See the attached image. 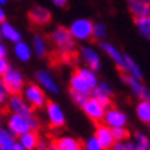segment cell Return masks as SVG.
Returning a JSON list of instances; mask_svg holds the SVG:
<instances>
[{
  "label": "cell",
  "mask_w": 150,
  "mask_h": 150,
  "mask_svg": "<svg viewBox=\"0 0 150 150\" xmlns=\"http://www.w3.org/2000/svg\"><path fill=\"white\" fill-rule=\"evenodd\" d=\"M1 81L8 95H21L23 87H25V77L21 70L11 68L1 76Z\"/></svg>",
  "instance_id": "1"
},
{
  "label": "cell",
  "mask_w": 150,
  "mask_h": 150,
  "mask_svg": "<svg viewBox=\"0 0 150 150\" xmlns=\"http://www.w3.org/2000/svg\"><path fill=\"white\" fill-rule=\"evenodd\" d=\"M94 22L88 18H76L69 25V33L74 41H87L92 37Z\"/></svg>",
  "instance_id": "2"
},
{
  "label": "cell",
  "mask_w": 150,
  "mask_h": 150,
  "mask_svg": "<svg viewBox=\"0 0 150 150\" xmlns=\"http://www.w3.org/2000/svg\"><path fill=\"white\" fill-rule=\"evenodd\" d=\"M22 98L25 99L30 108H35V109H41V108H44L47 105V94L43 90H41L40 87L37 86V84H26V86L23 87L22 90Z\"/></svg>",
  "instance_id": "3"
},
{
  "label": "cell",
  "mask_w": 150,
  "mask_h": 150,
  "mask_svg": "<svg viewBox=\"0 0 150 150\" xmlns=\"http://www.w3.org/2000/svg\"><path fill=\"white\" fill-rule=\"evenodd\" d=\"M51 40L54 41L57 48L61 50L64 54H70L76 47V41L73 40L72 35L69 33V29L65 26L55 28L51 33Z\"/></svg>",
  "instance_id": "4"
},
{
  "label": "cell",
  "mask_w": 150,
  "mask_h": 150,
  "mask_svg": "<svg viewBox=\"0 0 150 150\" xmlns=\"http://www.w3.org/2000/svg\"><path fill=\"white\" fill-rule=\"evenodd\" d=\"M44 108H46L47 120H48L51 127L61 128L66 124V114H65L62 106L59 103L54 102V100H50V102H47Z\"/></svg>",
  "instance_id": "5"
},
{
  "label": "cell",
  "mask_w": 150,
  "mask_h": 150,
  "mask_svg": "<svg viewBox=\"0 0 150 150\" xmlns=\"http://www.w3.org/2000/svg\"><path fill=\"white\" fill-rule=\"evenodd\" d=\"M7 106L13 114H18V116H22L26 118H30L35 116L33 109L25 102L22 95H10L7 99Z\"/></svg>",
  "instance_id": "6"
},
{
  "label": "cell",
  "mask_w": 150,
  "mask_h": 150,
  "mask_svg": "<svg viewBox=\"0 0 150 150\" xmlns=\"http://www.w3.org/2000/svg\"><path fill=\"white\" fill-rule=\"evenodd\" d=\"M103 124L109 128H123L127 127L128 116L117 108H109L106 109L103 116Z\"/></svg>",
  "instance_id": "7"
},
{
  "label": "cell",
  "mask_w": 150,
  "mask_h": 150,
  "mask_svg": "<svg viewBox=\"0 0 150 150\" xmlns=\"http://www.w3.org/2000/svg\"><path fill=\"white\" fill-rule=\"evenodd\" d=\"M36 81H37V86L40 87L46 94L48 92L51 95H58L59 91H61L59 84L57 83L54 76L48 70H39L36 73Z\"/></svg>",
  "instance_id": "8"
},
{
  "label": "cell",
  "mask_w": 150,
  "mask_h": 150,
  "mask_svg": "<svg viewBox=\"0 0 150 150\" xmlns=\"http://www.w3.org/2000/svg\"><path fill=\"white\" fill-rule=\"evenodd\" d=\"M112 95H113V88L109 83L100 81L96 84V87L91 91V95L94 99H96L105 109L112 108Z\"/></svg>",
  "instance_id": "9"
},
{
  "label": "cell",
  "mask_w": 150,
  "mask_h": 150,
  "mask_svg": "<svg viewBox=\"0 0 150 150\" xmlns=\"http://www.w3.org/2000/svg\"><path fill=\"white\" fill-rule=\"evenodd\" d=\"M81 109H83V112H84V114H86L91 121H94V123H100V121L103 120L105 112H106V109H105L103 106L96 99H94L92 96H88V98H87L84 105L81 106Z\"/></svg>",
  "instance_id": "10"
},
{
  "label": "cell",
  "mask_w": 150,
  "mask_h": 150,
  "mask_svg": "<svg viewBox=\"0 0 150 150\" xmlns=\"http://www.w3.org/2000/svg\"><path fill=\"white\" fill-rule=\"evenodd\" d=\"M7 129H8L15 138L21 137L22 134H25V132H28V131H32L26 117H22V116L13 114V113L7 117Z\"/></svg>",
  "instance_id": "11"
},
{
  "label": "cell",
  "mask_w": 150,
  "mask_h": 150,
  "mask_svg": "<svg viewBox=\"0 0 150 150\" xmlns=\"http://www.w3.org/2000/svg\"><path fill=\"white\" fill-rule=\"evenodd\" d=\"M80 54H81L83 61L86 62V68L91 69V70H94L95 73L100 69V64H102V62H100L99 52H98L94 47H90V46L81 47Z\"/></svg>",
  "instance_id": "12"
},
{
  "label": "cell",
  "mask_w": 150,
  "mask_h": 150,
  "mask_svg": "<svg viewBox=\"0 0 150 150\" xmlns=\"http://www.w3.org/2000/svg\"><path fill=\"white\" fill-rule=\"evenodd\" d=\"M92 137L98 141V143L103 150H112V147L114 145V139L113 135H112V129L109 127H106L105 124L96 125L95 132H94Z\"/></svg>",
  "instance_id": "13"
},
{
  "label": "cell",
  "mask_w": 150,
  "mask_h": 150,
  "mask_svg": "<svg viewBox=\"0 0 150 150\" xmlns=\"http://www.w3.org/2000/svg\"><path fill=\"white\" fill-rule=\"evenodd\" d=\"M123 80L124 83H127V86L129 87V90L137 98H139L141 100H147L150 98L149 88L142 83V80H138V79L131 77V76H124Z\"/></svg>",
  "instance_id": "14"
},
{
  "label": "cell",
  "mask_w": 150,
  "mask_h": 150,
  "mask_svg": "<svg viewBox=\"0 0 150 150\" xmlns=\"http://www.w3.org/2000/svg\"><path fill=\"white\" fill-rule=\"evenodd\" d=\"M99 46H100V50L113 61L114 64H116V66L118 69L124 70V54L123 52L118 50L113 43H109V41H100Z\"/></svg>",
  "instance_id": "15"
},
{
  "label": "cell",
  "mask_w": 150,
  "mask_h": 150,
  "mask_svg": "<svg viewBox=\"0 0 150 150\" xmlns=\"http://www.w3.org/2000/svg\"><path fill=\"white\" fill-rule=\"evenodd\" d=\"M29 19L32 21L35 25H47L51 21V11L43 6H35L30 11H29Z\"/></svg>",
  "instance_id": "16"
},
{
  "label": "cell",
  "mask_w": 150,
  "mask_h": 150,
  "mask_svg": "<svg viewBox=\"0 0 150 150\" xmlns=\"http://www.w3.org/2000/svg\"><path fill=\"white\" fill-rule=\"evenodd\" d=\"M69 87H70V91L73 92H77V94H81L84 96H88L91 95V91L94 90L90 84L87 81H84L80 76H77L76 73H73L70 76V80H69Z\"/></svg>",
  "instance_id": "17"
},
{
  "label": "cell",
  "mask_w": 150,
  "mask_h": 150,
  "mask_svg": "<svg viewBox=\"0 0 150 150\" xmlns=\"http://www.w3.org/2000/svg\"><path fill=\"white\" fill-rule=\"evenodd\" d=\"M128 10L134 18L150 17V4L145 0H128Z\"/></svg>",
  "instance_id": "18"
},
{
  "label": "cell",
  "mask_w": 150,
  "mask_h": 150,
  "mask_svg": "<svg viewBox=\"0 0 150 150\" xmlns=\"http://www.w3.org/2000/svg\"><path fill=\"white\" fill-rule=\"evenodd\" d=\"M52 145L57 150H81V142L72 135L59 137Z\"/></svg>",
  "instance_id": "19"
},
{
  "label": "cell",
  "mask_w": 150,
  "mask_h": 150,
  "mask_svg": "<svg viewBox=\"0 0 150 150\" xmlns=\"http://www.w3.org/2000/svg\"><path fill=\"white\" fill-rule=\"evenodd\" d=\"M0 33H1V39H4V40L10 41V43H18V41L22 40V35L19 32L17 28L14 26L13 23L10 22H3L0 23Z\"/></svg>",
  "instance_id": "20"
},
{
  "label": "cell",
  "mask_w": 150,
  "mask_h": 150,
  "mask_svg": "<svg viewBox=\"0 0 150 150\" xmlns=\"http://www.w3.org/2000/svg\"><path fill=\"white\" fill-rule=\"evenodd\" d=\"M39 141H40V138L36 131H28L17 138V143L22 146L25 150H35Z\"/></svg>",
  "instance_id": "21"
},
{
  "label": "cell",
  "mask_w": 150,
  "mask_h": 150,
  "mask_svg": "<svg viewBox=\"0 0 150 150\" xmlns=\"http://www.w3.org/2000/svg\"><path fill=\"white\" fill-rule=\"evenodd\" d=\"M124 70L128 73V76L135 77L138 80H142L143 73H142L141 66L137 64V61L132 58L131 55L128 54H124Z\"/></svg>",
  "instance_id": "22"
},
{
  "label": "cell",
  "mask_w": 150,
  "mask_h": 150,
  "mask_svg": "<svg viewBox=\"0 0 150 150\" xmlns=\"http://www.w3.org/2000/svg\"><path fill=\"white\" fill-rule=\"evenodd\" d=\"M14 54H15L17 59H19L21 62H28V61H30L33 52L32 48H30V44H28L26 41L21 40L14 44Z\"/></svg>",
  "instance_id": "23"
},
{
  "label": "cell",
  "mask_w": 150,
  "mask_h": 150,
  "mask_svg": "<svg viewBox=\"0 0 150 150\" xmlns=\"http://www.w3.org/2000/svg\"><path fill=\"white\" fill-rule=\"evenodd\" d=\"M32 52L36 54L39 58H43L47 55V51H48V46H47V40L44 36L41 35H35L32 39Z\"/></svg>",
  "instance_id": "24"
},
{
  "label": "cell",
  "mask_w": 150,
  "mask_h": 150,
  "mask_svg": "<svg viewBox=\"0 0 150 150\" xmlns=\"http://www.w3.org/2000/svg\"><path fill=\"white\" fill-rule=\"evenodd\" d=\"M74 73H76L77 76H80L84 81L88 83L92 88H95L96 84L99 83V80H98V74H96L94 70H91V69L86 68V66H80V68H77L76 70H74Z\"/></svg>",
  "instance_id": "25"
},
{
  "label": "cell",
  "mask_w": 150,
  "mask_h": 150,
  "mask_svg": "<svg viewBox=\"0 0 150 150\" xmlns=\"http://www.w3.org/2000/svg\"><path fill=\"white\" fill-rule=\"evenodd\" d=\"M15 143H17V138L7 128H0V150H13Z\"/></svg>",
  "instance_id": "26"
},
{
  "label": "cell",
  "mask_w": 150,
  "mask_h": 150,
  "mask_svg": "<svg viewBox=\"0 0 150 150\" xmlns=\"http://www.w3.org/2000/svg\"><path fill=\"white\" fill-rule=\"evenodd\" d=\"M137 117L142 123L149 124L150 123V100H139L137 105Z\"/></svg>",
  "instance_id": "27"
},
{
  "label": "cell",
  "mask_w": 150,
  "mask_h": 150,
  "mask_svg": "<svg viewBox=\"0 0 150 150\" xmlns=\"http://www.w3.org/2000/svg\"><path fill=\"white\" fill-rule=\"evenodd\" d=\"M150 149V141L147 135L143 132H135L134 141H132V150H149Z\"/></svg>",
  "instance_id": "28"
},
{
  "label": "cell",
  "mask_w": 150,
  "mask_h": 150,
  "mask_svg": "<svg viewBox=\"0 0 150 150\" xmlns=\"http://www.w3.org/2000/svg\"><path fill=\"white\" fill-rule=\"evenodd\" d=\"M135 26H137L139 35L149 40L150 39V17L135 18Z\"/></svg>",
  "instance_id": "29"
},
{
  "label": "cell",
  "mask_w": 150,
  "mask_h": 150,
  "mask_svg": "<svg viewBox=\"0 0 150 150\" xmlns=\"http://www.w3.org/2000/svg\"><path fill=\"white\" fill-rule=\"evenodd\" d=\"M108 36V26L103 22H95L92 28V37H95L96 40H103Z\"/></svg>",
  "instance_id": "30"
},
{
  "label": "cell",
  "mask_w": 150,
  "mask_h": 150,
  "mask_svg": "<svg viewBox=\"0 0 150 150\" xmlns=\"http://www.w3.org/2000/svg\"><path fill=\"white\" fill-rule=\"evenodd\" d=\"M110 129H112V135H113L114 142L128 141L129 132H128L127 127H123V128H110Z\"/></svg>",
  "instance_id": "31"
},
{
  "label": "cell",
  "mask_w": 150,
  "mask_h": 150,
  "mask_svg": "<svg viewBox=\"0 0 150 150\" xmlns=\"http://www.w3.org/2000/svg\"><path fill=\"white\" fill-rule=\"evenodd\" d=\"M81 150H103V149L100 147V145L98 143V141L95 138L90 137L84 142V145H81Z\"/></svg>",
  "instance_id": "32"
},
{
  "label": "cell",
  "mask_w": 150,
  "mask_h": 150,
  "mask_svg": "<svg viewBox=\"0 0 150 150\" xmlns=\"http://www.w3.org/2000/svg\"><path fill=\"white\" fill-rule=\"evenodd\" d=\"M112 150H132V141L114 142Z\"/></svg>",
  "instance_id": "33"
},
{
  "label": "cell",
  "mask_w": 150,
  "mask_h": 150,
  "mask_svg": "<svg viewBox=\"0 0 150 150\" xmlns=\"http://www.w3.org/2000/svg\"><path fill=\"white\" fill-rule=\"evenodd\" d=\"M70 98H72L73 102L77 105V106H80V108L84 105V102H86V99H87V96L81 95V94H77V92H73V91H70Z\"/></svg>",
  "instance_id": "34"
},
{
  "label": "cell",
  "mask_w": 150,
  "mask_h": 150,
  "mask_svg": "<svg viewBox=\"0 0 150 150\" xmlns=\"http://www.w3.org/2000/svg\"><path fill=\"white\" fill-rule=\"evenodd\" d=\"M10 69V62L7 58H0V77Z\"/></svg>",
  "instance_id": "35"
},
{
  "label": "cell",
  "mask_w": 150,
  "mask_h": 150,
  "mask_svg": "<svg viewBox=\"0 0 150 150\" xmlns=\"http://www.w3.org/2000/svg\"><path fill=\"white\" fill-rule=\"evenodd\" d=\"M8 99V94L6 91L4 86H3V81H1V77H0V103H4Z\"/></svg>",
  "instance_id": "36"
},
{
  "label": "cell",
  "mask_w": 150,
  "mask_h": 150,
  "mask_svg": "<svg viewBox=\"0 0 150 150\" xmlns=\"http://www.w3.org/2000/svg\"><path fill=\"white\" fill-rule=\"evenodd\" d=\"M35 150H50V143H48L47 141H43V139H40Z\"/></svg>",
  "instance_id": "37"
},
{
  "label": "cell",
  "mask_w": 150,
  "mask_h": 150,
  "mask_svg": "<svg viewBox=\"0 0 150 150\" xmlns=\"http://www.w3.org/2000/svg\"><path fill=\"white\" fill-rule=\"evenodd\" d=\"M51 3H52L55 7H58V8H64V7L68 6L69 0H51Z\"/></svg>",
  "instance_id": "38"
},
{
  "label": "cell",
  "mask_w": 150,
  "mask_h": 150,
  "mask_svg": "<svg viewBox=\"0 0 150 150\" xmlns=\"http://www.w3.org/2000/svg\"><path fill=\"white\" fill-rule=\"evenodd\" d=\"M7 54H8V48H7V46H6L4 43L0 41V58H6Z\"/></svg>",
  "instance_id": "39"
},
{
  "label": "cell",
  "mask_w": 150,
  "mask_h": 150,
  "mask_svg": "<svg viewBox=\"0 0 150 150\" xmlns=\"http://www.w3.org/2000/svg\"><path fill=\"white\" fill-rule=\"evenodd\" d=\"M6 18H7V15H6V11H4V8L0 6V23H3V22H6Z\"/></svg>",
  "instance_id": "40"
},
{
  "label": "cell",
  "mask_w": 150,
  "mask_h": 150,
  "mask_svg": "<svg viewBox=\"0 0 150 150\" xmlns=\"http://www.w3.org/2000/svg\"><path fill=\"white\" fill-rule=\"evenodd\" d=\"M13 150H25V149H23V147H22L21 145H18V143H15V146L13 147Z\"/></svg>",
  "instance_id": "41"
},
{
  "label": "cell",
  "mask_w": 150,
  "mask_h": 150,
  "mask_svg": "<svg viewBox=\"0 0 150 150\" xmlns=\"http://www.w3.org/2000/svg\"><path fill=\"white\" fill-rule=\"evenodd\" d=\"M6 4H7V0H0V6H1V7Z\"/></svg>",
  "instance_id": "42"
},
{
  "label": "cell",
  "mask_w": 150,
  "mask_h": 150,
  "mask_svg": "<svg viewBox=\"0 0 150 150\" xmlns=\"http://www.w3.org/2000/svg\"><path fill=\"white\" fill-rule=\"evenodd\" d=\"M0 128H1V117H0Z\"/></svg>",
  "instance_id": "43"
},
{
  "label": "cell",
  "mask_w": 150,
  "mask_h": 150,
  "mask_svg": "<svg viewBox=\"0 0 150 150\" xmlns=\"http://www.w3.org/2000/svg\"><path fill=\"white\" fill-rule=\"evenodd\" d=\"M0 113H1V103H0Z\"/></svg>",
  "instance_id": "44"
},
{
  "label": "cell",
  "mask_w": 150,
  "mask_h": 150,
  "mask_svg": "<svg viewBox=\"0 0 150 150\" xmlns=\"http://www.w3.org/2000/svg\"><path fill=\"white\" fill-rule=\"evenodd\" d=\"M0 41H1V33H0Z\"/></svg>",
  "instance_id": "45"
}]
</instances>
